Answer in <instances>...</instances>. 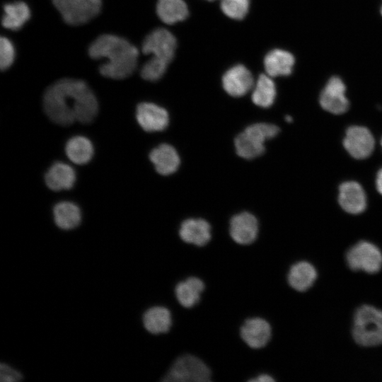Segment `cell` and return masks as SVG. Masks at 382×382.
Returning a JSON list of instances; mask_svg holds the SVG:
<instances>
[{"instance_id":"10","label":"cell","mask_w":382,"mask_h":382,"mask_svg":"<svg viewBox=\"0 0 382 382\" xmlns=\"http://www.w3.org/2000/svg\"><path fill=\"white\" fill-rule=\"evenodd\" d=\"M319 103L323 109L335 115L345 113L349 102L346 96V86L342 79L333 76L329 79L319 96Z\"/></svg>"},{"instance_id":"4","label":"cell","mask_w":382,"mask_h":382,"mask_svg":"<svg viewBox=\"0 0 382 382\" xmlns=\"http://www.w3.org/2000/svg\"><path fill=\"white\" fill-rule=\"evenodd\" d=\"M352 335L355 342L364 347L382 344V311L370 305H363L354 313Z\"/></svg>"},{"instance_id":"8","label":"cell","mask_w":382,"mask_h":382,"mask_svg":"<svg viewBox=\"0 0 382 382\" xmlns=\"http://www.w3.org/2000/svg\"><path fill=\"white\" fill-rule=\"evenodd\" d=\"M241 341L251 349H265L271 342L272 327L270 322L260 316L245 318L238 330Z\"/></svg>"},{"instance_id":"11","label":"cell","mask_w":382,"mask_h":382,"mask_svg":"<svg viewBox=\"0 0 382 382\" xmlns=\"http://www.w3.org/2000/svg\"><path fill=\"white\" fill-rule=\"evenodd\" d=\"M228 232L235 243L241 246H249L257 238L258 221L253 214L247 212L236 214L229 221Z\"/></svg>"},{"instance_id":"17","label":"cell","mask_w":382,"mask_h":382,"mask_svg":"<svg viewBox=\"0 0 382 382\" xmlns=\"http://www.w3.org/2000/svg\"><path fill=\"white\" fill-rule=\"evenodd\" d=\"M338 202L346 212L358 214L366 207V193L359 183L347 181L339 187Z\"/></svg>"},{"instance_id":"37","label":"cell","mask_w":382,"mask_h":382,"mask_svg":"<svg viewBox=\"0 0 382 382\" xmlns=\"http://www.w3.org/2000/svg\"><path fill=\"white\" fill-rule=\"evenodd\" d=\"M208 1H214V0H208Z\"/></svg>"},{"instance_id":"28","label":"cell","mask_w":382,"mask_h":382,"mask_svg":"<svg viewBox=\"0 0 382 382\" xmlns=\"http://www.w3.org/2000/svg\"><path fill=\"white\" fill-rule=\"evenodd\" d=\"M168 65L165 61L151 57L143 64L140 75L144 80L156 81L164 75Z\"/></svg>"},{"instance_id":"16","label":"cell","mask_w":382,"mask_h":382,"mask_svg":"<svg viewBox=\"0 0 382 382\" xmlns=\"http://www.w3.org/2000/svg\"><path fill=\"white\" fill-rule=\"evenodd\" d=\"M222 85L227 93L233 97L245 95L253 86L250 71L243 65L237 64L226 71L222 78Z\"/></svg>"},{"instance_id":"32","label":"cell","mask_w":382,"mask_h":382,"mask_svg":"<svg viewBox=\"0 0 382 382\" xmlns=\"http://www.w3.org/2000/svg\"><path fill=\"white\" fill-rule=\"evenodd\" d=\"M276 380L271 374L267 372H260L253 377L249 378L248 382H274Z\"/></svg>"},{"instance_id":"18","label":"cell","mask_w":382,"mask_h":382,"mask_svg":"<svg viewBox=\"0 0 382 382\" xmlns=\"http://www.w3.org/2000/svg\"><path fill=\"white\" fill-rule=\"evenodd\" d=\"M142 323L147 332L152 335L168 333L173 325V315L164 306H154L144 313Z\"/></svg>"},{"instance_id":"21","label":"cell","mask_w":382,"mask_h":382,"mask_svg":"<svg viewBox=\"0 0 382 382\" xmlns=\"http://www.w3.org/2000/svg\"><path fill=\"white\" fill-rule=\"evenodd\" d=\"M289 285L297 291L308 290L317 278L316 268L310 262L299 261L293 264L287 274Z\"/></svg>"},{"instance_id":"27","label":"cell","mask_w":382,"mask_h":382,"mask_svg":"<svg viewBox=\"0 0 382 382\" xmlns=\"http://www.w3.org/2000/svg\"><path fill=\"white\" fill-rule=\"evenodd\" d=\"M277 90L272 77L267 74L259 76L252 93V100L257 106L268 108L276 98Z\"/></svg>"},{"instance_id":"12","label":"cell","mask_w":382,"mask_h":382,"mask_svg":"<svg viewBox=\"0 0 382 382\" xmlns=\"http://www.w3.org/2000/svg\"><path fill=\"white\" fill-rule=\"evenodd\" d=\"M343 146L354 158L364 159L372 154L375 141L371 132L366 127L354 125L347 129Z\"/></svg>"},{"instance_id":"35","label":"cell","mask_w":382,"mask_h":382,"mask_svg":"<svg viewBox=\"0 0 382 382\" xmlns=\"http://www.w3.org/2000/svg\"><path fill=\"white\" fill-rule=\"evenodd\" d=\"M380 13H381V16H382V5H381V6Z\"/></svg>"},{"instance_id":"23","label":"cell","mask_w":382,"mask_h":382,"mask_svg":"<svg viewBox=\"0 0 382 382\" xmlns=\"http://www.w3.org/2000/svg\"><path fill=\"white\" fill-rule=\"evenodd\" d=\"M3 11V27L14 31L20 30L30 17L29 6L21 1L4 4Z\"/></svg>"},{"instance_id":"33","label":"cell","mask_w":382,"mask_h":382,"mask_svg":"<svg viewBox=\"0 0 382 382\" xmlns=\"http://www.w3.org/2000/svg\"><path fill=\"white\" fill-rule=\"evenodd\" d=\"M376 186L378 192L382 195V168L377 173L376 178Z\"/></svg>"},{"instance_id":"22","label":"cell","mask_w":382,"mask_h":382,"mask_svg":"<svg viewBox=\"0 0 382 382\" xmlns=\"http://www.w3.org/2000/svg\"><path fill=\"white\" fill-rule=\"evenodd\" d=\"M45 180L47 187L52 190H69L74 185L76 173L69 165L57 162L47 171Z\"/></svg>"},{"instance_id":"26","label":"cell","mask_w":382,"mask_h":382,"mask_svg":"<svg viewBox=\"0 0 382 382\" xmlns=\"http://www.w3.org/2000/svg\"><path fill=\"white\" fill-rule=\"evenodd\" d=\"M65 151L67 157L72 162L83 165L91 161L93 155V146L86 137L76 136L67 141Z\"/></svg>"},{"instance_id":"7","label":"cell","mask_w":382,"mask_h":382,"mask_svg":"<svg viewBox=\"0 0 382 382\" xmlns=\"http://www.w3.org/2000/svg\"><path fill=\"white\" fill-rule=\"evenodd\" d=\"M346 260L350 269L374 274L382 267V253L372 243L361 241L354 245L346 254Z\"/></svg>"},{"instance_id":"1","label":"cell","mask_w":382,"mask_h":382,"mask_svg":"<svg viewBox=\"0 0 382 382\" xmlns=\"http://www.w3.org/2000/svg\"><path fill=\"white\" fill-rule=\"evenodd\" d=\"M43 107L48 117L62 126L75 121L90 123L98 111L96 97L87 83L71 78L59 79L46 89Z\"/></svg>"},{"instance_id":"15","label":"cell","mask_w":382,"mask_h":382,"mask_svg":"<svg viewBox=\"0 0 382 382\" xmlns=\"http://www.w3.org/2000/svg\"><path fill=\"white\" fill-rule=\"evenodd\" d=\"M136 117L141 127L149 132L163 131L168 127L169 122L168 112L152 103L139 104Z\"/></svg>"},{"instance_id":"14","label":"cell","mask_w":382,"mask_h":382,"mask_svg":"<svg viewBox=\"0 0 382 382\" xmlns=\"http://www.w3.org/2000/svg\"><path fill=\"white\" fill-rule=\"evenodd\" d=\"M178 236L180 240L187 245L203 248L211 241L212 227L209 223L203 219H187L181 223Z\"/></svg>"},{"instance_id":"24","label":"cell","mask_w":382,"mask_h":382,"mask_svg":"<svg viewBox=\"0 0 382 382\" xmlns=\"http://www.w3.org/2000/svg\"><path fill=\"white\" fill-rule=\"evenodd\" d=\"M53 215L56 225L64 230H70L77 227L81 220V214L79 207L67 201L56 204L53 209Z\"/></svg>"},{"instance_id":"36","label":"cell","mask_w":382,"mask_h":382,"mask_svg":"<svg viewBox=\"0 0 382 382\" xmlns=\"http://www.w3.org/2000/svg\"><path fill=\"white\" fill-rule=\"evenodd\" d=\"M381 146H382V139H381Z\"/></svg>"},{"instance_id":"3","label":"cell","mask_w":382,"mask_h":382,"mask_svg":"<svg viewBox=\"0 0 382 382\" xmlns=\"http://www.w3.org/2000/svg\"><path fill=\"white\" fill-rule=\"evenodd\" d=\"M161 381L212 382L213 372L202 357L190 352H184L171 361Z\"/></svg>"},{"instance_id":"9","label":"cell","mask_w":382,"mask_h":382,"mask_svg":"<svg viewBox=\"0 0 382 382\" xmlns=\"http://www.w3.org/2000/svg\"><path fill=\"white\" fill-rule=\"evenodd\" d=\"M176 39L168 30L159 28L152 30L143 40L141 50L144 54L168 64L174 57Z\"/></svg>"},{"instance_id":"25","label":"cell","mask_w":382,"mask_h":382,"mask_svg":"<svg viewBox=\"0 0 382 382\" xmlns=\"http://www.w3.org/2000/svg\"><path fill=\"white\" fill-rule=\"evenodd\" d=\"M156 13L161 21L170 25L185 20L188 9L184 0H158Z\"/></svg>"},{"instance_id":"30","label":"cell","mask_w":382,"mask_h":382,"mask_svg":"<svg viewBox=\"0 0 382 382\" xmlns=\"http://www.w3.org/2000/svg\"><path fill=\"white\" fill-rule=\"evenodd\" d=\"M15 48L12 42L6 37L0 39V68L2 71L8 69L15 59Z\"/></svg>"},{"instance_id":"6","label":"cell","mask_w":382,"mask_h":382,"mask_svg":"<svg viewBox=\"0 0 382 382\" xmlns=\"http://www.w3.org/2000/svg\"><path fill=\"white\" fill-rule=\"evenodd\" d=\"M64 21L70 25H81L97 16L102 0H52Z\"/></svg>"},{"instance_id":"34","label":"cell","mask_w":382,"mask_h":382,"mask_svg":"<svg viewBox=\"0 0 382 382\" xmlns=\"http://www.w3.org/2000/svg\"><path fill=\"white\" fill-rule=\"evenodd\" d=\"M286 122H291L292 118H291V116H288V115H287V116L286 117Z\"/></svg>"},{"instance_id":"2","label":"cell","mask_w":382,"mask_h":382,"mask_svg":"<svg viewBox=\"0 0 382 382\" xmlns=\"http://www.w3.org/2000/svg\"><path fill=\"white\" fill-rule=\"evenodd\" d=\"M93 59H105L99 72L112 79L130 76L138 64L139 50L127 39L112 34H103L90 45L88 50Z\"/></svg>"},{"instance_id":"29","label":"cell","mask_w":382,"mask_h":382,"mask_svg":"<svg viewBox=\"0 0 382 382\" xmlns=\"http://www.w3.org/2000/svg\"><path fill=\"white\" fill-rule=\"evenodd\" d=\"M250 6L249 0H221V8L228 17L241 20L248 13Z\"/></svg>"},{"instance_id":"31","label":"cell","mask_w":382,"mask_h":382,"mask_svg":"<svg viewBox=\"0 0 382 382\" xmlns=\"http://www.w3.org/2000/svg\"><path fill=\"white\" fill-rule=\"evenodd\" d=\"M23 375L16 369L6 364H0V381L1 382H16L22 380Z\"/></svg>"},{"instance_id":"13","label":"cell","mask_w":382,"mask_h":382,"mask_svg":"<svg viewBox=\"0 0 382 382\" xmlns=\"http://www.w3.org/2000/svg\"><path fill=\"white\" fill-rule=\"evenodd\" d=\"M205 290L206 284L201 277L190 275L175 284L174 297L180 307L191 309L200 302Z\"/></svg>"},{"instance_id":"20","label":"cell","mask_w":382,"mask_h":382,"mask_svg":"<svg viewBox=\"0 0 382 382\" xmlns=\"http://www.w3.org/2000/svg\"><path fill=\"white\" fill-rule=\"evenodd\" d=\"M149 158L156 170L163 175L175 173L180 165L178 154L172 146L167 144L154 148L149 154Z\"/></svg>"},{"instance_id":"5","label":"cell","mask_w":382,"mask_h":382,"mask_svg":"<svg viewBox=\"0 0 382 382\" xmlns=\"http://www.w3.org/2000/svg\"><path fill=\"white\" fill-rule=\"evenodd\" d=\"M277 126L267 123H255L248 126L235 139L234 144L237 154L245 159H253L265 151L266 140L277 135Z\"/></svg>"},{"instance_id":"19","label":"cell","mask_w":382,"mask_h":382,"mask_svg":"<svg viewBox=\"0 0 382 382\" xmlns=\"http://www.w3.org/2000/svg\"><path fill=\"white\" fill-rule=\"evenodd\" d=\"M295 58L289 51L274 49L264 59V66L267 75L271 77L289 76L293 71Z\"/></svg>"}]
</instances>
